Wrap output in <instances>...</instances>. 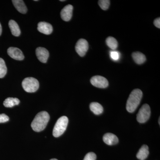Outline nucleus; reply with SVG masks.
Listing matches in <instances>:
<instances>
[{
    "mask_svg": "<svg viewBox=\"0 0 160 160\" xmlns=\"http://www.w3.org/2000/svg\"><path fill=\"white\" fill-rule=\"evenodd\" d=\"M50 160H58L57 159L54 158V159H52Z\"/></svg>",
    "mask_w": 160,
    "mask_h": 160,
    "instance_id": "obj_27",
    "label": "nucleus"
},
{
    "mask_svg": "<svg viewBox=\"0 0 160 160\" xmlns=\"http://www.w3.org/2000/svg\"><path fill=\"white\" fill-rule=\"evenodd\" d=\"M7 52L9 56L13 59L22 61L24 59L22 52L16 47H9L7 50Z\"/></svg>",
    "mask_w": 160,
    "mask_h": 160,
    "instance_id": "obj_8",
    "label": "nucleus"
},
{
    "mask_svg": "<svg viewBox=\"0 0 160 160\" xmlns=\"http://www.w3.org/2000/svg\"><path fill=\"white\" fill-rule=\"evenodd\" d=\"M22 86L25 91L28 92H34L38 89L39 83L35 78H26L23 80Z\"/></svg>",
    "mask_w": 160,
    "mask_h": 160,
    "instance_id": "obj_4",
    "label": "nucleus"
},
{
    "mask_svg": "<svg viewBox=\"0 0 160 160\" xmlns=\"http://www.w3.org/2000/svg\"><path fill=\"white\" fill-rule=\"evenodd\" d=\"M149 154V147L146 145H143L137 154V158L140 160H145Z\"/></svg>",
    "mask_w": 160,
    "mask_h": 160,
    "instance_id": "obj_13",
    "label": "nucleus"
},
{
    "mask_svg": "<svg viewBox=\"0 0 160 160\" xmlns=\"http://www.w3.org/2000/svg\"><path fill=\"white\" fill-rule=\"evenodd\" d=\"M9 26L12 34L15 37L19 36L21 34V30L18 23L14 20H11L9 21Z\"/></svg>",
    "mask_w": 160,
    "mask_h": 160,
    "instance_id": "obj_15",
    "label": "nucleus"
},
{
    "mask_svg": "<svg viewBox=\"0 0 160 160\" xmlns=\"http://www.w3.org/2000/svg\"><path fill=\"white\" fill-rule=\"evenodd\" d=\"M73 6L68 5L65 6L61 12V17L63 21L68 22L71 19L72 15Z\"/></svg>",
    "mask_w": 160,
    "mask_h": 160,
    "instance_id": "obj_10",
    "label": "nucleus"
},
{
    "mask_svg": "<svg viewBox=\"0 0 160 160\" xmlns=\"http://www.w3.org/2000/svg\"><path fill=\"white\" fill-rule=\"evenodd\" d=\"M9 117L6 114L4 113L0 114V123L6 122L9 121Z\"/></svg>",
    "mask_w": 160,
    "mask_h": 160,
    "instance_id": "obj_23",
    "label": "nucleus"
},
{
    "mask_svg": "<svg viewBox=\"0 0 160 160\" xmlns=\"http://www.w3.org/2000/svg\"><path fill=\"white\" fill-rule=\"evenodd\" d=\"M98 4L100 7L103 10H107L109 8V5H110V1L109 0H100L98 1Z\"/></svg>",
    "mask_w": 160,
    "mask_h": 160,
    "instance_id": "obj_21",
    "label": "nucleus"
},
{
    "mask_svg": "<svg viewBox=\"0 0 160 160\" xmlns=\"http://www.w3.org/2000/svg\"><path fill=\"white\" fill-rule=\"evenodd\" d=\"M106 43L107 46L111 49L114 50L117 48L118 42L117 40L112 37H109L106 40Z\"/></svg>",
    "mask_w": 160,
    "mask_h": 160,
    "instance_id": "obj_19",
    "label": "nucleus"
},
{
    "mask_svg": "<svg viewBox=\"0 0 160 160\" xmlns=\"http://www.w3.org/2000/svg\"><path fill=\"white\" fill-rule=\"evenodd\" d=\"M7 69L5 61L0 58V78H3L7 73Z\"/></svg>",
    "mask_w": 160,
    "mask_h": 160,
    "instance_id": "obj_20",
    "label": "nucleus"
},
{
    "mask_svg": "<svg viewBox=\"0 0 160 160\" xmlns=\"http://www.w3.org/2000/svg\"><path fill=\"white\" fill-rule=\"evenodd\" d=\"M97 158L96 154L93 152H89L85 156L83 160H96Z\"/></svg>",
    "mask_w": 160,
    "mask_h": 160,
    "instance_id": "obj_22",
    "label": "nucleus"
},
{
    "mask_svg": "<svg viewBox=\"0 0 160 160\" xmlns=\"http://www.w3.org/2000/svg\"><path fill=\"white\" fill-rule=\"evenodd\" d=\"M110 56L112 59L114 60H118L119 58V53L116 51L111 52L110 53Z\"/></svg>",
    "mask_w": 160,
    "mask_h": 160,
    "instance_id": "obj_24",
    "label": "nucleus"
},
{
    "mask_svg": "<svg viewBox=\"0 0 160 160\" xmlns=\"http://www.w3.org/2000/svg\"><path fill=\"white\" fill-rule=\"evenodd\" d=\"M50 117L49 113L46 111L39 112L36 116L31 123V127L34 131H42L46 128L49 122Z\"/></svg>",
    "mask_w": 160,
    "mask_h": 160,
    "instance_id": "obj_1",
    "label": "nucleus"
},
{
    "mask_svg": "<svg viewBox=\"0 0 160 160\" xmlns=\"http://www.w3.org/2000/svg\"><path fill=\"white\" fill-rule=\"evenodd\" d=\"M92 86L99 88H106L109 86V82L106 78L101 76H95L90 79Z\"/></svg>",
    "mask_w": 160,
    "mask_h": 160,
    "instance_id": "obj_6",
    "label": "nucleus"
},
{
    "mask_svg": "<svg viewBox=\"0 0 160 160\" xmlns=\"http://www.w3.org/2000/svg\"><path fill=\"white\" fill-rule=\"evenodd\" d=\"M151 115L150 108L148 104H144L139 110L137 115V120L138 122L144 123L146 122Z\"/></svg>",
    "mask_w": 160,
    "mask_h": 160,
    "instance_id": "obj_5",
    "label": "nucleus"
},
{
    "mask_svg": "<svg viewBox=\"0 0 160 160\" xmlns=\"http://www.w3.org/2000/svg\"><path fill=\"white\" fill-rule=\"evenodd\" d=\"M2 26H1V23H0V36L2 34Z\"/></svg>",
    "mask_w": 160,
    "mask_h": 160,
    "instance_id": "obj_26",
    "label": "nucleus"
},
{
    "mask_svg": "<svg viewBox=\"0 0 160 160\" xmlns=\"http://www.w3.org/2000/svg\"><path fill=\"white\" fill-rule=\"evenodd\" d=\"M68 122L69 120L66 116L62 117L58 120L52 132V134L54 137H59L65 132L68 126Z\"/></svg>",
    "mask_w": 160,
    "mask_h": 160,
    "instance_id": "obj_3",
    "label": "nucleus"
},
{
    "mask_svg": "<svg viewBox=\"0 0 160 160\" xmlns=\"http://www.w3.org/2000/svg\"><path fill=\"white\" fill-rule=\"evenodd\" d=\"M19 103L20 100L17 98H8L4 101L3 105L7 108H11Z\"/></svg>",
    "mask_w": 160,
    "mask_h": 160,
    "instance_id": "obj_18",
    "label": "nucleus"
},
{
    "mask_svg": "<svg viewBox=\"0 0 160 160\" xmlns=\"http://www.w3.org/2000/svg\"><path fill=\"white\" fill-rule=\"evenodd\" d=\"M160 118H159V125H160Z\"/></svg>",
    "mask_w": 160,
    "mask_h": 160,
    "instance_id": "obj_28",
    "label": "nucleus"
},
{
    "mask_svg": "<svg viewBox=\"0 0 160 160\" xmlns=\"http://www.w3.org/2000/svg\"><path fill=\"white\" fill-rule=\"evenodd\" d=\"M132 58L137 64L141 65L146 62V58L145 55L139 52H135L132 53Z\"/></svg>",
    "mask_w": 160,
    "mask_h": 160,
    "instance_id": "obj_16",
    "label": "nucleus"
},
{
    "mask_svg": "<svg viewBox=\"0 0 160 160\" xmlns=\"http://www.w3.org/2000/svg\"><path fill=\"white\" fill-rule=\"evenodd\" d=\"M61 2H64V1H65V0H61Z\"/></svg>",
    "mask_w": 160,
    "mask_h": 160,
    "instance_id": "obj_29",
    "label": "nucleus"
},
{
    "mask_svg": "<svg viewBox=\"0 0 160 160\" xmlns=\"http://www.w3.org/2000/svg\"><path fill=\"white\" fill-rule=\"evenodd\" d=\"M38 30L43 34L49 35L52 32L53 29L51 24L46 22H40L38 24Z\"/></svg>",
    "mask_w": 160,
    "mask_h": 160,
    "instance_id": "obj_11",
    "label": "nucleus"
},
{
    "mask_svg": "<svg viewBox=\"0 0 160 160\" xmlns=\"http://www.w3.org/2000/svg\"><path fill=\"white\" fill-rule=\"evenodd\" d=\"M153 24L156 27L160 29V18H158L154 20Z\"/></svg>",
    "mask_w": 160,
    "mask_h": 160,
    "instance_id": "obj_25",
    "label": "nucleus"
},
{
    "mask_svg": "<svg viewBox=\"0 0 160 160\" xmlns=\"http://www.w3.org/2000/svg\"><path fill=\"white\" fill-rule=\"evenodd\" d=\"M90 110L95 115H100L102 114L103 112V108L101 104L99 103L93 102L90 104Z\"/></svg>",
    "mask_w": 160,
    "mask_h": 160,
    "instance_id": "obj_17",
    "label": "nucleus"
},
{
    "mask_svg": "<svg viewBox=\"0 0 160 160\" xmlns=\"http://www.w3.org/2000/svg\"><path fill=\"white\" fill-rule=\"evenodd\" d=\"M143 93L139 89H135L129 95L127 100L126 108L129 112H133L135 111L142 97Z\"/></svg>",
    "mask_w": 160,
    "mask_h": 160,
    "instance_id": "obj_2",
    "label": "nucleus"
},
{
    "mask_svg": "<svg viewBox=\"0 0 160 160\" xmlns=\"http://www.w3.org/2000/svg\"><path fill=\"white\" fill-rule=\"evenodd\" d=\"M12 2L18 11L23 14H25L27 12V8L24 1L22 0H13Z\"/></svg>",
    "mask_w": 160,
    "mask_h": 160,
    "instance_id": "obj_14",
    "label": "nucleus"
},
{
    "mask_svg": "<svg viewBox=\"0 0 160 160\" xmlns=\"http://www.w3.org/2000/svg\"><path fill=\"white\" fill-rule=\"evenodd\" d=\"M36 54L38 59L42 63H46L49 57V51L43 47H38L36 49Z\"/></svg>",
    "mask_w": 160,
    "mask_h": 160,
    "instance_id": "obj_9",
    "label": "nucleus"
},
{
    "mask_svg": "<svg viewBox=\"0 0 160 160\" xmlns=\"http://www.w3.org/2000/svg\"><path fill=\"white\" fill-rule=\"evenodd\" d=\"M89 49V44L86 40L80 39L78 41L75 46L76 51L81 57H84Z\"/></svg>",
    "mask_w": 160,
    "mask_h": 160,
    "instance_id": "obj_7",
    "label": "nucleus"
},
{
    "mask_svg": "<svg viewBox=\"0 0 160 160\" xmlns=\"http://www.w3.org/2000/svg\"><path fill=\"white\" fill-rule=\"evenodd\" d=\"M103 140L104 142L109 146L116 145L119 141L117 136L112 133H106L103 136Z\"/></svg>",
    "mask_w": 160,
    "mask_h": 160,
    "instance_id": "obj_12",
    "label": "nucleus"
}]
</instances>
